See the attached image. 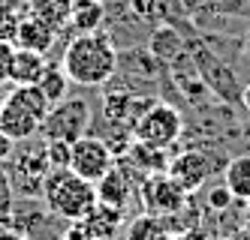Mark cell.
<instances>
[{
  "instance_id": "1",
  "label": "cell",
  "mask_w": 250,
  "mask_h": 240,
  "mask_svg": "<svg viewBox=\"0 0 250 240\" xmlns=\"http://www.w3.org/2000/svg\"><path fill=\"white\" fill-rule=\"evenodd\" d=\"M61 69L66 72L69 81L82 84V87H100L105 81H112L118 72L115 39L105 30L76 33L69 39V45L63 48Z\"/></svg>"
},
{
  "instance_id": "2",
  "label": "cell",
  "mask_w": 250,
  "mask_h": 240,
  "mask_svg": "<svg viewBox=\"0 0 250 240\" xmlns=\"http://www.w3.org/2000/svg\"><path fill=\"white\" fill-rule=\"evenodd\" d=\"M42 201L51 216L76 222L97 204V192H94V183L82 180L76 171L55 168L42 183Z\"/></svg>"
},
{
  "instance_id": "3",
  "label": "cell",
  "mask_w": 250,
  "mask_h": 240,
  "mask_svg": "<svg viewBox=\"0 0 250 240\" xmlns=\"http://www.w3.org/2000/svg\"><path fill=\"white\" fill-rule=\"evenodd\" d=\"M51 102L42 96V90L37 84L15 87L12 93H6V102L0 108V129L12 141H30L40 135V126L48 114Z\"/></svg>"
},
{
  "instance_id": "4",
  "label": "cell",
  "mask_w": 250,
  "mask_h": 240,
  "mask_svg": "<svg viewBox=\"0 0 250 240\" xmlns=\"http://www.w3.org/2000/svg\"><path fill=\"white\" fill-rule=\"evenodd\" d=\"M181 132H184V117L169 102H151L133 126L136 141H145L151 147H163V150H169L181 138Z\"/></svg>"
},
{
  "instance_id": "5",
  "label": "cell",
  "mask_w": 250,
  "mask_h": 240,
  "mask_svg": "<svg viewBox=\"0 0 250 240\" xmlns=\"http://www.w3.org/2000/svg\"><path fill=\"white\" fill-rule=\"evenodd\" d=\"M91 126V105L84 99H61L48 108V114L40 126L42 141H66L73 144L76 138L87 135Z\"/></svg>"
},
{
  "instance_id": "6",
  "label": "cell",
  "mask_w": 250,
  "mask_h": 240,
  "mask_svg": "<svg viewBox=\"0 0 250 240\" xmlns=\"http://www.w3.org/2000/svg\"><path fill=\"white\" fill-rule=\"evenodd\" d=\"M24 147L19 153H12V186L24 192V195H42V183L51 174V165H48V153H45V144L37 141H21Z\"/></svg>"
},
{
  "instance_id": "7",
  "label": "cell",
  "mask_w": 250,
  "mask_h": 240,
  "mask_svg": "<svg viewBox=\"0 0 250 240\" xmlns=\"http://www.w3.org/2000/svg\"><path fill=\"white\" fill-rule=\"evenodd\" d=\"M115 168V153L109 150L100 135H82L69 144V171H76L82 180L97 183L105 171Z\"/></svg>"
},
{
  "instance_id": "8",
  "label": "cell",
  "mask_w": 250,
  "mask_h": 240,
  "mask_svg": "<svg viewBox=\"0 0 250 240\" xmlns=\"http://www.w3.org/2000/svg\"><path fill=\"white\" fill-rule=\"evenodd\" d=\"M139 195H142V207H145V213L160 216V219L178 213L187 204V198H190L187 192H181V186H178L166 171L148 174L145 180H142V186H139Z\"/></svg>"
},
{
  "instance_id": "9",
  "label": "cell",
  "mask_w": 250,
  "mask_h": 240,
  "mask_svg": "<svg viewBox=\"0 0 250 240\" xmlns=\"http://www.w3.org/2000/svg\"><path fill=\"white\" fill-rule=\"evenodd\" d=\"M166 174L181 186V192L193 195V192H199L208 177H211V159L202 153V150H184V153H178L169 159L166 165Z\"/></svg>"
},
{
  "instance_id": "10",
  "label": "cell",
  "mask_w": 250,
  "mask_h": 240,
  "mask_svg": "<svg viewBox=\"0 0 250 240\" xmlns=\"http://www.w3.org/2000/svg\"><path fill=\"white\" fill-rule=\"evenodd\" d=\"M151 105V99H142L136 93H127V90H118V93H105L103 96V120H109L118 129H127L133 132L136 120L142 117V111Z\"/></svg>"
},
{
  "instance_id": "11",
  "label": "cell",
  "mask_w": 250,
  "mask_h": 240,
  "mask_svg": "<svg viewBox=\"0 0 250 240\" xmlns=\"http://www.w3.org/2000/svg\"><path fill=\"white\" fill-rule=\"evenodd\" d=\"M94 192H97V201L105 207H115V210H127L130 204V177L127 171L121 168V165L115 162L112 171H105L97 183H94Z\"/></svg>"
},
{
  "instance_id": "12",
  "label": "cell",
  "mask_w": 250,
  "mask_h": 240,
  "mask_svg": "<svg viewBox=\"0 0 250 240\" xmlns=\"http://www.w3.org/2000/svg\"><path fill=\"white\" fill-rule=\"evenodd\" d=\"M58 39V30L48 27L42 18L24 12L21 24H19V36H15V48H30V51H40V54H48V48L55 45Z\"/></svg>"
},
{
  "instance_id": "13",
  "label": "cell",
  "mask_w": 250,
  "mask_h": 240,
  "mask_svg": "<svg viewBox=\"0 0 250 240\" xmlns=\"http://www.w3.org/2000/svg\"><path fill=\"white\" fill-rule=\"evenodd\" d=\"M79 222L84 225L87 234H91V240H115V234L124 225V210L105 207V204H100V201H97V204L79 219Z\"/></svg>"
},
{
  "instance_id": "14",
  "label": "cell",
  "mask_w": 250,
  "mask_h": 240,
  "mask_svg": "<svg viewBox=\"0 0 250 240\" xmlns=\"http://www.w3.org/2000/svg\"><path fill=\"white\" fill-rule=\"evenodd\" d=\"M48 69V57L30 48H15L12 69H9V84L12 87H24V84H40L42 72Z\"/></svg>"
},
{
  "instance_id": "15",
  "label": "cell",
  "mask_w": 250,
  "mask_h": 240,
  "mask_svg": "<svg viewBox=\"0 0 250 240\" xmlns=\"http://www.w3.org/2000/svg\"><path fill=\"white\" fill-rule=\"evenodd\" d=\"M105 21V3L103 0H73L69 12V27L76 33H94Z\"/></svg>"
},
{
  "instance_id": "16",
  "label": "cell",
  "mask_w": 250,
  "mask_h": 240,
  "mask_svg": "<svg viewBox=\"0 0 250 240\" xmlns=\"http://www.w3.org/2000/svg\"><path fill=\"white\" fill-rule=\"evenodd\" d=\"M121 156H127L130 162H136L145 174H160V171H166V165H169L163 147H151V144L136 141V138L130 141V147H127Z\"/></svg>"
},
{
  "instance_id": "17",
  "label": "cell",
  "mask_w": 250,
  "mask_h": 240,
  "mask_svg": "<svg viewBox=\"0 0 250 240\" xmlns=\"http://www.w3.org/2000/svg\"><path fill=\"white\" fill-rule=\"evenodd\" d=\"M223 186L232 192L235 201H250V156H235L229 159L223 171Z\"/></svg>"
},
{
  "instance_id": "18",
  "label": "cell",
  "mask_w": 250,
  "mask_h": 240,
  "mask_svg": "<svg viewBox=\"0 0 250 240\" xmlns=\"http://www.w3.org/2000/svg\"><path fill=\"white\" fill-rule=\"evenodd\" d=\"M30 15L42 18L48 27H55L58 33L69 27V12H73V0H30L27 6Z\"/></svg>"
},
{
  "instance_id": "19",
  "label": "cell",
  "mask_w": 250,
  "mask_h": 240,
  "mask_svg": "<svg viewBox=\"0 0 250 240\" xmlns=\"http://www.w3.org/2000/svg\"><path fill=\"white\" fill-rule=\"evenodd\" d=\"M127 240H172V231L166 228V222L160 216L142 213L127 225Z\"/></svg>"
},
{
  "instance_id": "20",
  "label": "cell",
  "mask_w": 250,
  "mask_h": 240,
  "mask_svg": "<svg viewBox=\"0 0 250 240\" xmlns=\"http://www.w3.org/2000/svg\"><path fill=\"white\" fill-rule=\"evenodd\" d=\"M69 84H73V81L66 78V72H63L61 66H51V63H48V69L42 72V78H40L37 87L42 90V96L55 105V102H61V99L69 96Z\"/></svg>"
},
{
  "instance_id": "21",
  "label": "cell",
  "mask_w": 250,
  "mask_h": 240,
  "mask_svg": "<svg viewBox=\"0 0 250 240\" xmlns=\"http://www.w3.org/2000/svg\"><path fill=\"white\" fill-rule=\"evenodd\" d=\"M127 6L145 24H160L169 15V0H127Z\"/></svg>"
},
{
  "instance_id": "22",
  "label": "cell",
  "mask_w": 250,
  "mask_h": 240,
  "mask_svg": "<svg viewBox=\"0 0 250 240\" xmlns=\"http://www.w3.org/2000/svg\"><path fill=\"white\" fill-rule=\"evenodd\" d=\"M24 12L9 3V0H0V42H12L15 45V36H19V24H21Z\"/></svg>"
},
{
  "instance_id": "23",
  "label": "cell",
  "mask_w": 250,
  "mask_h": 240,
  "mask_svg": "<svg viewBox=\"0 0 250 240\" xmlns=\"http://www.w3.org/2000/svg\"><path fill=\"white\" fill-rule=\"evenodd\" d=\"M15 216V186L9 171L0 165V225H12Z\"/></svg>"
},
{
  "instance_id": "24",
  "label": "cell",
  "mask_w": 250,
  "mask_h": 240,
  "mask_svg": "<svg viewBox=\"0 0 250 240\" xmlns=\"http://www.w3.org/2000/svg\"><path fill=\"white\" fill-rule=\"evenodd\" d=\"M45 153H48V165L55 168H69V144L66 141H45Z\"/></svg>"
},
{
  "instance_id": "25",
  "label": "cell",
  "mask_w": 250,
  "mask_h": 240,
  "mask_svg": "<svg viewBox=\"0 0 250 240\" xmlns=\"http://www.w3.org/2000/svg\"><path fill=\"white\" fill-rule=\"evenodd\" d=\"M12 57H15V45H12V42H0V84L9 81Z\"/></svg>"
},
{
  "instance_id": "26",
  "label": "cell",
  "mask_w": 250,
  "mask_h": 240,
  "mask_svg": "<svg viewBox=\"0 0 250 240\" xmlns=\"http://www.w3.org/2000/svg\"><path fill=\"white\" fill-rule=\"evenodd\" d=\"M232 201H235V198H232V192H229L226 186H217V189H211V192H208V204H211L214 210H223V207H229Z\"/></svg>"
},
{
  "instance_id": "27",
  "label": "cell",
  "mask_w": 250,
  "mask_h": 240,
  "mask_svg": "<svg viewBox=\"0 0 250 240\" xmlns=\"http://www.w3.org/2000/svg\"><path fill=\"white\" fill-rule=\"evenodd\" d=\"M15 144H19V141H12V138L3 132V129H0V165L12 159V153H15Z\"/></svg>"
},
{
  "instance_id": "28",
  "label": "cell",
  "mask_w": 250,
  "mask_h": 240,
  "mask_svg": "<svg viewBox=\"0 0 250 240\" xmlns=\"http://www.w3.org/2000/svg\"><path fill=\"white\" fill-rule=\"evenodd\" d=\"M0 240H27V237H24V231L12 228V225H0Z\"/></svg>"
},
{
  "instance_id": "29",
  "label": "cell",
  "mask_w": 250,
  "mask_h": 240,
  "mask_svg": "<svg viewBox=\"0 0 250 240\" xmlns=\"http://www.w3.org/2000/svg\"><path fill=\"white\" fill-rule=\"evenodd\" d=\"M172 240H208V237H205L199 228H193V231H184V234H175Z\"/></svg>"
},
{
  "instance_id": "30",
  "label": "cell",
  "mask_w": 250,
  "mask_h": 240,
  "mask_svg": "<svg viewBox=\"0 0 250 240\" xmlns=\"http://www.w3.org/2000/svg\"><path fill=\"white\" fill-rule=\"evenodd\" d=\"M223 240H250V228L247 231H235L232 237H223Z\"/></svg>"
},
{
  "instance_id": "31",
  "label": "cell",
  "mask_w": 250,
  "mask_h": 240,
  "mask_svg": "<svg viewBox=\"0 0 250 240\" xmlns=\"http://www.w3.org/2000/svg\"><path fill=\"white\" fill-rule=\"evenodd\" d=\"M241 102H244V108H247V114H250V84L244 87V93H241Z\"/></svg>"
},
{
  "instance_id": "32",
  "label": "cell",
  "mask_w": 250,
  "mask_h": 240,
  "mask_svg": "<svg viewBox=\"0 0 250 240\" xmlns=\"http://www.w3.org/2000/svg\"><path fill=\"white\" fill-rule=\"evenodd\" d=\"M3 102H6V93H3V87H0V108H3Z\"/></svg>"
},
{
  "instance_id": "33",
  "label": "cell",
  "mask_w": 250,
  "mask_h": 240,
  "mask_svg": "<svg viewBox=\"0 0 250 240\" xmlns=\"http://www.w3.org/2000/svg\"><path fill=\"white\" fill-rule=\"evenodd\" d=\"M247 228H250V201H247Z\"/></svg>"
}]
</instances>
